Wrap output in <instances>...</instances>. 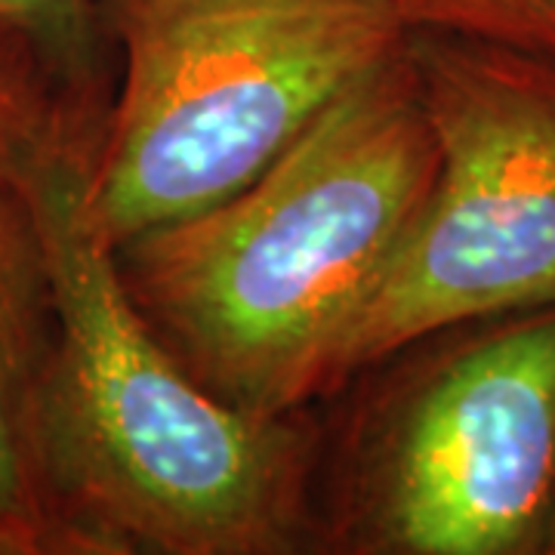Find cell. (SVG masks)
<instances>
[{
  "label": "cell",
  "mask_w": 555,
  "mask_h": 555,
  "mask_svg": "<svg viewBox=\"0 0 555 555\" xmlns=\"http://www.w3.org/2000/svg\"><path fill=\"white\" fill-rule=\"evenodd\" d=\"M93 152L72 139L38 179L53 318L38 448L75 555L315 550L318 429L302 411L244 414L164 349L80 217Z\"/></svg>",
  "instance_id": "cell-1"
},
{
  "label": "cell",
  "mask_w": 555,
  "mask_h": 555,
  "mask_svg": "<svg viewBox=\"0 0 555 555\" xmlns=\"http://www.w3.org/2000/svg\"><path fill=\"white\" fill-rule=\"evenodd\" d=\"M408 50L241 192L118 247L120 284L207 392L254 416L339 389V352L436 182Z\"/></svg>",
  "instance_id": "cell-2"
},
{
  "label": "cell",
  "mask_w": 555,
  "mask_h": 555,
  "mask_svg": "<svg viewBox=\"0 0 555 555\" xmlns=\"http://www.w3.org/2000/svg\"><path fill=\"white\" fill-rule=\"evenodd\" d=\"M105 25L80 217L108 254L241 192L411 40L389 0H105Z\"/></svg>",
  "instance_id": "cell-3"
},
{
  "label": "cell",
  "mask_w": 555,
  "mask_h": 555,
  "mask_svg": "<svg viewBox=\"0 0 555 555\" xmlns=\"http://www.w3.org/2000/svg\"><path fill=\"white\" fill-rule=\"evenodd\" d=\"M436 182L339 352L358 371L469 321L555 306V60L411 31Z\"/></svg>",
  "instance_id": "cell-4"
},
{
  "label": "cell",
  "mask_w": 555,
  "mask_h": 555,
  "mask_svg": "<svg viewBox=\"0 0 555 555\" xmlns=\"http://www.w3.org/2000/svg\"><path fill=\"white\" fill-rule=\"evenodd\" d=\"M420 367L379 408L324 543L367 555H543L555 500V306Z\"/></svg>",
  "instance_id": "cell-5"
},
{
  "label": "cell",
  "mask_w": 555,
  "mask_h": 555,
  "mask_svg": "<svg viewBox=\"0 0 555 555\" xmlns=\"http://www.w3.org/2000/svg\"><path fill=\"white\" fill-rule=\"evenodd\" d=\"M102 127L78 118L25 53L0 43V337L38 364L50 352V294L38 222V179L72 142H100Z\"/></svg>",
  "instance_id": "cell-6"
},
{
  "label": "cell",
  "mask_w": 555,
  "mask_h": 555,
  "mask_svg": "<svg viewBox=\"0 0 555 555\" xmlns=\"http://www.w3.org/2000/svg\"><path fill=\"white\" fill-rule=\"evenodd\" d=\"M0 43L35 62L78 118L105 127L115 56L105 0H0Z\"/></svg>",
  "instance_id": "cell-7"
},
{
  "label": "cell",
  "mask_w": 555,
  "mask_h": 555,
  "mask_svg": "<svg viewBox=\"0 0 555 555\" xmlns=\"http://www.w3.org/2000/svg\"><path fill=\"white\" fill-rule=\"evenodd\" d=\"M40 367L0 337V537L13 555H75L38 448Z\"/></svg>",
  "instance_id": "cell-8"
},
{
  "label": "cell",
  "mask_w": 555,
  "mask_h": 555,
  "mask_svg": "<svg viewBox=\"0 0 555 555\" xmlns=\"http://www.w3.org/2000/svg\"><path fill=\"white\" fill-rule=\"evenodd\" d=\"M411 31L496 43L555 60V0H389Z\"/></svg>",
  "instance_id": "cell-9"
},
{
  "label": "cell",
  "mask_w": 555,
  "mask_h": 555,
  "mask_svg": "<svg viewBox=\"0 0 555 555\" xmlns=\"http://www.w3.org/2000/svg\"><path fill=\"white\" fill-rule=\"evenodd\" d=\"M543 555H555V500H553V513H550V528H546V543H543Z\"/></svg>",
  "instance_id": "cell-10"
},
{
  "label": "cell",
  "mask_w": 555,
  "mask_h": 555,
  "mask_svg": "<svg viewBox=\"0 0 555 555\" xmlns=\"http://www.w3.org/2000/svg\"><path fill=\"white\" fill-rule=\"evenodd\" d=\"M0 555H13V553H10V546L3 543V537H0Z\"/></svg>",
  "instance_id": "cell-11"
}]
</instances>
